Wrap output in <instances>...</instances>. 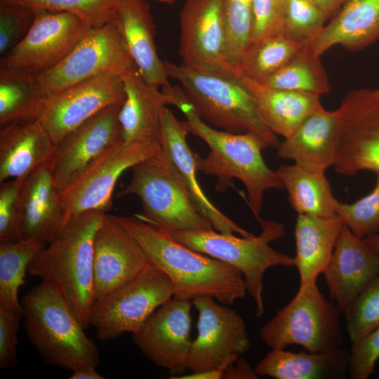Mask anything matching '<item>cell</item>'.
<instances>
[{
	"mask_svg": "<svg viewBox=\"0 0 379 379\" xmlns=\"http://www.w3.org/2000/svg\"><path fill=\"white\" fill-rule=\"evenodd\" d=\"M131 169V181L117 197L134 194L140 198L142 210L136 217L170 232L213 229L163 145Z\"/></svg>",
	"mask_w": 379,
	"mask_h": 379,
	"instance_id": "6",
	"label": "cell"
},
{
	"mask_svg": "<svg viewBox=\"0 0 379 379\" xmlns=\"http://www.w3.org/2000/svg\"><path fill=\"white\" fill-rule=\"evenodd\" d=\"M125 98L119 114L124 140L161 139V117L166 95L149 84L138 69L123 77Z\"/></svg>",
	"mask_w": 379,
	"mask_h": 379,
	"instance_id": "28",
	"label": "cell"
},
{
	"mask_svg": "<svg viewBox=\"0 0 379 379\" xmlns=\"http://www.w3.org/2000/svg\"><path fill=\"white\" fill-rule=\"evenodd\" d=\"M192 301L198 312V321L197 335L192 343L188 359L191 372L216 368L249 350L245 321L234 310L207 295Z\"/></svg>",
	"mask_w": 379,
	"mask_h": 379,
	"instance_id": "14",
	"label": "cell"
},
{
	"mask_svg": "<svg viewBox=\"0 0 379 379\" xmlns=\"http://www.w3.org/2000/svg\"><path fill=\"white\" fill-rule=\"evenodd\" d=\"M174 105L185 116L190 133L204 140L210 148L206 158H201L199 171L217 177L215 190L222 192L239 180L247 191L248 204L259 220L264 194L270 190H284L276 171L265 163L262 150L267 145L256 133H231L216 130L197 114L186 95Z\"/></svg>",
	"mask_w": 379,
	"mask_h": 379,
	"instance_id": "2",
	"label": "cell"
},
{
	"mask_svg": "<svg viewBox=\"0 0 379 379\" xmlns=\"http://www.w3.org/2000/svg\"><path fill=\"white\" fill-rule=\"evenodd\" d=\"M261 232L255 236L238 237L234 234L204 231L176 232L171 234L180 242L198 252L225 262L239 270L244 280L246 292L255 305V314L265 312L263 277L271 267L295 266L294 258L275 251L270 243L285 234L284 224L272 220H258Z\"/></svg>",
	"mask_w": 379,
	"mask_h": 379,
	"instance_id": "7",
	"label": "cell"
},
{
	"mask_svg": "<svg viewBox=\"0 0 379 379\" xmlns=\"http://www.w3.org/2000/svg\"><path fill=\"white\" fill-rule=\"evenodd\" d=\"M112 21L121 33L138 72L150 85L171 84L164 61L155 44V26L145 0H117Z\"/></svg>",
	"mask_w": 379,
	"mask_h": 379,
	"instance_id": "23",
	"label": "cell"
},
{
	"mask_svg": "<svg viewBox=\"0 0 379 379\" xmlns=\"http://www.w3.org/2000/svg\"><path fill=\"white\" fill-rule=\"evenodd\" d=\"M350 352H292L272 349L254 367L258 376L276 379H338L348 373Z\"/></svg>",
	"mask_w": 379,
	"mask_h": 379,
	"instance_id": "29",
	"label": "cell"
},
{
	"mask_svg": "<svg viewBox=\"0 0 379 379\" xmlns=\"http://www.w3.org/2000/svg\"><path fill=\"white\" fill-rule=\"evenodd\" d=\"M51 164L29 175L22 188V237L46 245L62 232L69 217L59 198L52 174Z\"/></svg>",
	"mask_w": 379,
	"mask_h": 379,
	"instance_id": "25",
	"label": "cell"
},
{
	"mask_svg": "<svg viewBox=\"0 0 379 379\" xmlns=\"http://www.w3.org/2000/svg\"><path fill=\"white\" fill-rule=\"evenodd\" d=\"M343 223L338 215L323 218L298 214L295 225V267L300 288L317 282L328 267Z\"/></svg>",
	"mask_w": 379,
	"mask_h": 379,
	"instance_id": "27",
	"label": "cell"
},
{
	"mask_svg": "<svg viewBox=\"0 0 379 379\" xmlns=\"http://www.w3.org/2000/svg\"><path fill=\"white\" fill-rule=\"evenodd\" d=\"M96 368L81 366L72 371L69 379H104L105 377L98 373Z\"/></svg>",
	"mask_w": 379,
	"mask_h": 379,
	"instance_id": "49",
	"label": "cell"
},
{
	"mask_svg": "<svg viewBox=\"0 0 379 379\" xmlns=\"http://www.w3.org/2000/svg\"><path fill=\"white\" fill-rule=\"evenodd\" d=\"M260 114L276 135L288 138L312 112L322 108L320 96L272 87L239 74Z\"/></svg>",
	"mask_w": 379,
	"mask_h": 379,
	"instance_id": "30",
	"label": "cell"
},
{
	"mask_svg": "<svg viewBox=\"0 0 379 379\" xmlns=\"http://www.w3.org/2000/svg\"><path fill=\"white\" fill-rule=\"evenodd\" d=\"M262 84L319 96L330 91L328 79L320 56L314 55L309 48L305 47Z\"/></svg>",
	"mask_w": 379,
	"mask_h": 379,
	"instance_id": "34",
	"label": "cell"
},
{
	"mask_svg": "<svg viewBox=\"0 0 379 379\" xmlns=\"http://www.w3.org/2000/svg\"><path fill=\"white\" fill-rule=\"evenodd\" d=\"M342 127L340 109L328 111L322 107L279 144L277 155L306 170L325 173L336 161Z\"/></svg>",
	"mask_w": 379,
	"mask_h": 379,
	"instance_id": "21",
	"label": "cell"
},
{
	"mask_svg": "<svg viewBox=\"0 0 379 379\" xmlns=\"http://www.w3.org/2000/svg\"><path fill=\"white\" fill-rule=\"evenodd\" d=\"M34 11L29 32L1 57L0 65L36 75L64 59L91 27L69 13Z\"/></svg>",
	"mask_w": 379,
	"mask_h": 379,
	"instance_id": "13",
	"label": "cell"
},
{
	"mask_svg": "<svg viewBox=\"0 0 379 379\" xmlns=\"http://www.w3.org/2000/svg\"><path fill=\"white\" fill-rule=\"evenodd\" d=\"M226 58L237 70L239 62L251 41L253 0H223Z\"/></svg>",
	"mask_w": 379,
	"mask_h": 379,
	"instance_id": "37",
	"label": "cell"
},
{
	"mask_svg": "<svg viewBox=\"0 0 379 379\" xmlns=\"http://www.w3.org/2000/svg\"><path fill=\"white\" fill-rule=\"evenodd\" d=\"M379 41V0H347L310 48L321 56L335 45L359 51Z\"/></svg>",
	"mask_w": 379,
	"mask_h": 379,
	"instance_id": "26",
	"label": "cell"
},
{
	"mask_svg": "<svg viewBox=\"0 0 379 379\" xmlns=\"http://www.w3.org/2000/svg\"><path fill=\"white\" fill-rule=\"evenodd\" d=\"M328 18L338 11L347 0H310Z\"/></svg>",
	"mask_w": 379,
	"mask_h": 379,
	"instance_id": "48",
	"label": "cell"
},
{
	"mask_svg": "<svg viewBox=\"0 0 379 379\" xmlns=\"http://www.w3.org/2000/svg\"><path fill=\"white\" fill-rule=\"evenodd\" d=\"M123 102L102 109L72 131L58 145L51 168L58 191L107 148L123 140L119 120Z\"/></svg>",
	"mask_w": 379,
	"mask_h": 379,
	"instance_id": "18",
	"label": "cell"
},
{
	"mask_svg": "<svg viewBox=\"0 0 379 379\" xmlns=\"http://www.w3.org/2000/svg\"><path fill=\"white\" fill-rule=\"evenodd\" d=\"M33 10L65 12L80 18L91 28L100 27L113 20L117 0H0Z\"/></svg>",
	"mask_w": 379,
	"mask_h": 379,
	"instance_id": "38",
	"label": "cell"
},
{
	"mask_svg": "<svg viewBox=\"0 0 379 379\" xmlns=\"http://www.w3.org/2000/svg\"><path fill=\"white\" fill-rule=\"evenodd\" d=\"M45 246L32 239L0 242V306L22 310L19 289L25 284L29 264Z\"/></svg>",
	"mask_w": 379,
	"mask_h": 379,
	"instance_id": "33",
	"label": "cell"
},
{
	"mask_svg": "<svg viewBox=\"0 0 379 379\" xmlns=\"http://www.w3.org/2000/svg\"><path fill=\"white\" fill-rule=\"evenodd\" d=\"M223 0H186L180 13L182 65L238 76L227 62Z\"/></svg>",
	"mask_w": 379,
	"mask_h": 379,
	"instance_id": "15",
	"label": "cell"
},
{
	"mask_svg": "<svg viewBox=\"0 0 379 379\" xmlns=\"http://www.w3.org/2000/svg\"><path fill=\"white\" fill-rule=\"evenodd\" d=\"M342 312L319 291L317 282L300 288L293 298L260 329L272 349L302 346L307 352H330L342 347Z\"/></svg>",
	"mask_w": 379,
	"mask_h": 379,
	"instance_id": "8",
	"label": "cell"
},
{
	"mask_svg": "<svg viewBox=\"0 0 379 379\" xmlns=\"http://www.w3.org/2000/svg\"><path fill=\"white\" fill-rule=\"evenodd\" d=\"M379 359V327L352 343L348 375L352 379H367L374 372Z\"/></svg>",
	"mask_w": 379,
	"mask_h": 379,
	"instance_id": "43",
	"label": "cell"
},
{
	"mask_svg": "<svg viewBox=\"0 0 379 379\" xmlns=\"http://www.w3.org/2000/svg\"><path fill=\"white\" fill-rule=\"evenodd\" d=\"M20 301L27 337L46 363L70 371L98 366L97 347L56 288L42 281Z\"/></svg>",
	"mask_w": 379,
	"mask_h": 379,
	"instance_id": "4",
	"label": "cell"
},
{
	"mask_svg": "<svg viewBox=\"0 0 379 379\" xmlns=\"http://www.w3.org/2000/svg\"><path fill=\"white\" fill-rule=\"evenodd\" d=\"M149 260L136 240L112 215H105L94 238L95 300L128 283Z\"/></svg>",
	"mask_w": 379,
	"mask_h": 379,
	"instance_id": "19",
	"label": "cell"
},
{
	"mask_svg": "<svg viewBox=\"0 0 379 379\" xmlns=\"http://www.w3.org/2000/svg\"><path fill=\"white\" fill-rule=\"evenodd\" d=\"M161 147L158 140L134 139L121 140L107 148L58 191L67 215L89 211L106 213L112 206L113 191L121 174L157 154Z\"/></svg>",
	"mask_w": 379,
	"mask_h": 379,
	"instance_id": "11",
	"label": "cell"
},
{
	"mask_svg": "<svg viewBox=\"0 0 379 379\" xmlns=\"http://www.w3.org/2000/svg\"><path fill=\"white\" fill-rule=\"evenodd\" d=\"M136 69L123 37L112 20L91 28L59 63L34 75V91L39 99L102 72L124 77Z\"/></svg>",
	"mask_w": 379,
	"mask_h": 379,
	"instance_id": "10",
	"label": "cell"
},
{
	"mask_svg": "<svg viewBox=\"0 0 379 379\" xmlns=\"http://www.w3.org/2000/svg\"><path fill=\"white\" fill-rule=\"evenodd\" d=\"M164 62L169 77L180 83L204 121L231 133H255L267 147H277V135L265 122L253 97L239 76Z\"/></svg>",
	"mask_w": 379,
	"mask_h": 379,
	"instance_id": "5",
	"label": "cell"
},
{
	"mask_svg": "<svg viewBox=\"0 0 379 379\" xmlns=\"http://www.w3.org/2000/svg\"><path fill=\"white\" fill-rule=\"evenodd\" d=\"M259 376L251 365L240 356L225 370L223 378L256 379Z\"/></svg>",
	"mask_w": 379,
	"mask_h": 379,
	"instance_id": "46",
	"label": "cell"
},
{
	"mask_svg": "<svg viewBox=\"0 0 379 379\" xmlns=\"http://www.w3.org/2000/svg\"><path fill=\"white\" fill-rule=\"evenodd\" d=\"M284 0H253L251 41L278 34Z\"/></svg>",
	"mask_w": 379,
	"mask_h": 379,
	"instance_id": "44",
	"label": "cell"
},
{
	"mask_svg": "<svg viewBox=\"0 0 379 379\" xmlns=\"http://www.w3.org/2000/svg\"><path fill=\"white\" fill-rule=\"evenodd\" d=\"M160 2L166 3V4H171L173 3L175 0H157Z\"/></svg>",
	"mask_w": 379,
	"mask_h": 379,
	"instance_id": "51",
	"label": "cell"
},
{
	"mask_svg": "<svg viewBox=\"0 0 379 379\" xmlns=\"http://www.w3.org/2000/svg\"><path fill=\"white\" fill-rule=\"evenodd\" d=\"M338 108L343 127L335 171L344 175L379 173V100L373 90L350 91Z\"/></svg>",
	"mask_w": 379,
	"mask_h": 379,
	"instance_id": "16",
	"label": "cell"
},
{
	"mask_svg": "<svg viewBox=\"0 0 379 379\" xmlns=\"http://www.w3.org/2000/svg\"><path fill=\"white\" fill-rule=\"evenodd\" d=\"M336 215L360 239L379 233V173L371 192L352 204L339 202Z\"/></svg>",
	"mask_w": 379,
	"mask_h": 379,
	"instance_id": "40",
	"label": "cell"
},
{
	"mask_svg": "<svg viewBox=\"0 0 379 379\" xmlns=\"http://www.w3.org/2000/svg\"><path fill=\"white\" fill-rule=\"evenodd\" d=\"M106 213L89 211L71 216L60 234L31 260L27 273L40 277L63 296L82 326H90L95 300L94 238Z\"/></svg>",
	"mask_w": 379,
	"mask_h": 379,
	"instance_id": "3",
	"label": "cell"
},
{
	"mask_svg": "<svg viewBox=\"0 0 379 379\" xmlns=\"http://www.w3.org/2000/svg\"><path fill=\"white\" fill-rule=\"evenodd\" d=\"M22 310L0 306V368H8L18 363V330Z\"/></svg>",
	"mask_w": 379,
	"mask_h": 379,
	"instance_id": "45",
	"label": "cell"
},
{
	"mask_svg": "<svg viewBox=\"0 0 379 379\" xmlns=\"http://www.w3.org/2000/svg\"><path fill=\"white\" fill-rule=\"evenodd\" d=\"M343 314L352 343L379 327V274L366 286Z\"/></svg>",
	"mask_w": 379,
	"mask_h": 379,
	"instance_id": "39",
	"label": "cell"
},
{
	"mask_svg": "<svg viewBox=\"0 0 379 379\" xmlns=\"http://www.w3.org/2000/svg\"><path fill=\"white\" fill-rule=\"evenodd\" d=\"M239 357H234L228 359L220 366L211 370L201 371V372H191L188 375H181L173 378L172 379H220L223 378V375L227 367L234 361Z\"/></svg>",
	"mask_w": 379,
	"mask_h": 379,
	"instance_id": "47",
	"label": "cell"
},
{
	"mask_svg": "<svg viewBox=\"0 0 379 379\" xmlns=\"http://www.w3.org/2000/svg\"><path fill=\"white\" fill-rule=\"evenodd\" d=\"M58 145L39 120L11 122L0 131V183L25 179L51 164Z\"/></svg>",
	"mask_w": 379,
	"mask_h": 379,
	"instance_id": "22",
	"label": "cell"
},
{
	"mask_svg": "<svg viewBox=\"0 0 379 379\" xmlns=\"http://www.w3.org/2000/svg\"><path fill=\"white\" fill-rule=\"evenodd\" d=\"M276 173L298 214L329 218L337 215L340 201L333 196L325 173L306 170L295 164L281 165Z\"/></svg>",
	"mask_w": 379,
	"mask_h": 379,
	"instance_id": "31",
	"label": "cell"
},
{
	"mask_svg": "<svg viewBox=\"0 0 379 379\" xmlns=\"http://www.w3.org/2000/svg\"><path fill=\"white\" fill-rule=\"evenodd\" d=\"M302 48L299 44L278 34L251 43L239 62L237 70L244 77L262 84Z\"/></svg>",
	"mask_w": 379,
	"mask_h": 379,
	"instance_id": "32",
	"label": "cell"
},
{
	"mask_svg": "<svg viewBox=\"0 0 379 379\" xmlns=\"http://www.w3.org/2000/svg\"><path fill=\"white\" fill-rule=\"evenodd\" d=\"M38 100L34 75L0 65V127L33 119Z\"/></svg>",
	"mask_w": 379,
	"mask_h": 379,
	"instance_id": "35",
	"label": "cell"
},
{
	"mask_svg": "<svg viewBox=\"0 0 379 379\" xmlns=\"http://www.w3.org/2000/svg\"><path fill=\"white\" fill-rule=\"evenodd\" d=\"M124 98L123 77L105 72L39 98L32 118L39 121L58 145L88 119Z\"/></svg>",
	"mask_w": 379,
	"mask_h": 379,
	"instance_id": "12",
	"label": "cell"
},
{
	"mask_svg": "<svg viewBox=\"0 0 379 379\" xmlns=\"http://www.w3.org/2000/svg\"><path fill=\"white\" fill-rule=\"evenodd\" d=\"M375 98L379 100V90L373 91Z\"/></svg>",
	"mask_w": 379,
	"mask_h": 379,
	"instance_id": "52",
	"label": "cell"
},
{
	"mask_svg": "<svg viewBox=\"0 0 379 379\" xmlns=\"http://www.w3.org/2000/svg\"><path fill=\"white\" fill-rule=\"evenodd\" d=\"M364 240L370 248L379 253V233L369 236Z\"/></svg>",
	"mask_w": 379,
	"mask_h": 379,
	"instance_id": "50",
	"label": "cell"
},
{
	"mask_svg": "<svg viewBox=\"0 0 379 379\" xmlns=\"http://www.w3.org/2000/svg\"><path fill=\"white\" fill-rule=\"evenodd\" d=\"M25 180L13 178L0 183V242L22 239L21 194Z\"/></svg>",
	"mask_w": 379,
	"mask_h": 379,
	"instance_id": "41",
	"label": "cell"
},
{
	"mask_svg": "<svg viewBox=\"0 0 379 379\" xmlns=\"http://www.w3.org/2000/svg\"><path fill=\"white\" fill-rule=\"evenodd\" d=\"M324 278L331 298L342 314L366 286L379 274V253L344 224Z\"/></svg>",
	"mask_w": 379,
	"mask_h": 379,
	"instance_id": "20",
	"label": "cell"
},
{
	"mask_svg": "<svg viewBox=\"0 0 379 379\" xmlns=\"http://www.w3.org/2000/svg\"><path fill=\"white\" fill-rule=\"evenodd\" d=\"M173 296L168 277L149 261L132 280L95 300L89 324L102 341L134 334Z\"/></svg>",
	"mask_w": 379,
	"mask_h": 379,
	"instance_id": "9",
	"label": "cell"
},
{
	"mask_svg": "<svg viewBox=\"0 0 379 379\" xmlns=\"http://www.w3.org/2000/svg\"><path fill=\"white\" fill-rule=\"evenodd\" d=\"M192 301L173 296L133 334L145 357L168 371L173 378L188 369Z\"/></svg>",
	"mask_w": 379,
	"mask_h": 379,
	"instance_id": "17",
	"label": "cell"
},
{
	"mask_svg": "<svg viewBox=\"0 0 379 379\" xmlns=\"http://www.w3.org/2000/svg\"><path fill=\"white\" fill-rule=\"evenodd\" d=\"M189 133L187 121L178 119L173 112L165 107L161 117V144L168 152L202 215L219 232L236 233L243 237L252 234L220 211L204 192L197 178L201 157L188 145L187 135Z\"/></svg>",
	"mask_w": 379,
	"mask_h": 379,
	"instance_id": "24",
	"label": "cell"
},
{
	"mask_svg": "<svg viewBox=\"0 0 379 379\" xmlns=\"http://www.w3.org/2000/svg\"><path fill=\"white\" fill-rule=\"evenodd\" d=\"M113 217L136 240L149 261L168 277L174 297L192 300L207 295L225 305L244 297V277L235 267L189 248L170 232L135 215Z\"/></svg>",
	"mask_w": 379,
	"mask_h": 379,
	"instance_id": "1",
	"label": "cell"
},
{
	"mask_svg": "<svg viewBox=\"0 0 379 379\" xmlns=\"http://www.w3.org/2000/svg\"><path fill=\"white\" fill-rule=\"evenodd\" d=\"M328 19L310 0H284L278 34L303 47L310 48Z\"/></svg>",
	"mask_w": 379,
	"mask_h": 379,
	"instance_id": "36",
	"label": "cell"
},
{
	"mask_svg": "<svg viewBox=\"0 0 379 379\" xmlns=\"http://www.w3.org/2000/svg\"><path fill=\"white\" fill-rule=\"evenodd\" d=\"M35 18L29 7L0 2V55H4L27 34Z\"/></svg>",
	"mask_w": 379,
	"mask_h": 379,
	"instance_id": "42",
	"label": "cell"
}]
</instances>
